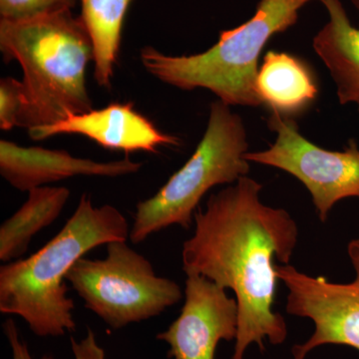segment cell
Returning a JSON list of instances; mask_svg holds the SVG:
<instances>
[{
  "instance_id": "obj_14",
  "label": "cell",
  "mask_w": 359,
  "mask_h": 359,
  "mask_svg": "<svg viewBox=\"0 0 359 359\" xmlns=\"http://www.w3.org/2000/svg\"><path fill=\"white\" fill-rule=\"evenodd\" d=\"M69 197L65 187L30 190L25 204L0 226V261L6 264L23 256L32 238L58 218Z\"/></svg>"
},
{
  "instance_id": "obj_5",
  "label": "cell",
  "mask_w": 359,
  "mask_h": 359,
  "mask_svg": "<svg viewBox=\"0 0 359 359\" xmlns=\"http://www.w3.org/2000/svg\"><path fill=\"white\" fill-rule=\"evenodd\" d=\"M247 129L231 106L217 100L195 152L153 197L137 205L130 240L140 244L169 226L191 228L201 200L214 187L233 185L250 173Z\"/></svg>"
},
{
  "instance_id": "obj_10",
  "label": "cell",
  "mask_w": 359,
  "mask_h": 359,
  "mask_svg": "<svg viewBox=\"0 0 359 359\" xmlns=\"http://www.w3.org/2000/svg\"><path fill=\"white\" fill-rule=\"evenodd\" d=\"M62 134L82 135L101 147L127 153H157L163 147L181 145L178 137L161 131L132 102L112 103L101 109L68 115L49 126L28 130L34 141Z\"/></svg>"
},
{
  "instance_id": "obj_8",
  "label": "cell",
  "mask_w": 359,
  "mask_h": 359,
  "mask_svg": "<svg viewBox=\"0 0 359 359\" xmlns=\"http://www.w3.org/2000/svg\"><path fill=\"white\" fill-rule=\"evenodd\" d=\"M355 271L348 283L306 275L290 264H276L278 280L289 290L287 313L313 320L314 332L306 342L292 348L294 359H306L314 348L327 344L359 351V238L347 245Z\"/></svg>"
},
{
  "instance_id": "obj_16",
  "label": "cell",
  "mask_w": 359,
  "mask_h": 359,
  "mask_svg": "<svg viewBox=\"0 0 359 359\" xmlns=\"http://www.w3.org/2000/svg\"><path fill=\"white\" fill-rule=\"evenodd\" d=\"M78 0H0V20L21 21L72 11Z\"/></svg>"
},
{
  "instance_id": "obj_19",
  "label": "cell",
  "mask_w": 359,
  "mask_h": 359,
  "mask_svg": "<svg viewBox=\"0 0 359 359\" xmlns=\"http://www.w3.org/2000/svg\"><path fill=\"white\" fill-rule=\"evenodd\" d=\"M4 332L6 334L7 340H8L9 346L13 351V359H33L32 354L29 353L27 344L22 337H20L18 327L13 320H7L4 323ZM39 359H54L50 355H44Z\"/></svg>"
},
{
  "instance_id": "obj_1",
  "label": "cell",
  "mask_w": 359,
  "mask_h": 359,
  "mask_svg": "<svg viewBox=\"0 0 359 359\" xmlns=\"http://www.w3.org/2000/svg\"><path fill=\"white\" fill-rule=\"evenodd\" d=\"M263 185L249 176L212 194L194 215L195 231L182 250L186 275H200L231 290L238 306V327L231 359H244L252 344L280 346L287 325L276 313L275 259L290 264L299 228L290 212L261 201Z\"/></svg>"
},
{
  "instance_id": "obj_11",
  "label": "cell",
  "mask_w": 359,
  "mask_h": 359,
  "mask_svg": "<svg viewBox=\"0 0 359 359\" xmlns=\"http://www.w3.org/2000/svg\"><path fill=\"white\" fill-rule=\"evenodd\" d=\"M141 163L127 159L112 162L73 157L62 150L23 147L0 141V174L20 192L76 176L115 177L137 173Z\"/></svg>"
},
{
  "instance_id": "obj_9",
  "label": "cell",
  "mask_w": 359,
  "mask_h": 359,
  "mask_svg": "<svg viewBox=\"0 0 359 359\" xmlns=\"http://www.w3.org/2000/svg\"><path fill=\"white\" fill-rule=\"evenodd\" d=\"M238 306L226 290L200 275H187L181 313L157 339L169 344L172 359H215L221 340L236 339Z\"/></svg>"
},
{
  "instance_id": "obj_4",
  "label": "cell",
  "mask_w": 359,
  "mask_h": 359,
  "mask_svg": "<svg viewBox=\"0 0 359 359\" xmlns=\"http://www.w3.org/2000/svg\"><path fill=\"white\" fill-rule=\"evenodd\" d=\"M311 1L259 0L249 20L223 30L208 50L175 56L145 46L140 51L142 65L170 86L185 91L209 90L231 107H259L263 105L257 91L262 51L275 35L297 25L299 11Z\"/></svg>"
},
{
  "instance_id": "obj_15",
  "label": "cell",
  "mask_w": 359,
  "mask_h": 359,
  "mask_svg": "<svg viewBox=\"0 0 359 359\" xmlns=\"http://www.w3.org/2000/svg\"><path fill=\"white\" fill-rule=\"evenodd\" d=\"M81 18L93 47L94 77L110 88L125 18L133 0H80Z\"/></svg>"
},
{
  "instance_id": "obj_13",
  "label": "cell",
  "mask_w": 359,
  "mask_h": 359,
  "mask_svg": "<svg viewBox=\"0 0 359 359\" xmlns=\"http://www.w3.org/2000/svg\"><path fill=\"white\" fill-rule=\"evenodd\" d=\"M257 91L271 112L294 117L316 101L318 86L313 70L302 59L271 50L259 66Z\"/></svg>"
},
{
  "instance_id": "obj_12",
  "label": "cell",
  "mask_w": 359,
  "mask_h": 359,
  "mask_svg": "<svg viewBox=\"0 0 359 359\" xmlns=\"http://www.w3.org/2000/svg\"><path fill=\"white\" fill-rule=\"evenodd\" d=\"M328 20L314 35L313 48L330 72L341 105L359 113V28L349 20L340 0H318Z\"/></svg>"
},
{
  "instance_id": "obj_2",
  "label": "cell",
  "mask_w": 359,
  "mask_h": 359,
  "mask_svg": "<svg viewBox=\"0 0 359 359\" xmlns=\"http://www.w3.org/2000/svg\"><path fill=\"white\" fill-rule=\"evenodd\" d=\"M128 237V221L117 208L95 207L83 194L55 237L32 256L1 266L0 313L20 316L37 337L75 332L66 276L89 250Z\"/></svg>"
},
{
  "instance_id": "obj_6",
  "label": "cell",
  "mask_w": 359,
  "mask_h": 359,
  "mask_svg": "<svg viewBox=\"0 0 359 359\" xmlns=\"http://www.w3.org/2000/svg\"><path fill=\"white\" fill-rule=\"evenodd\" d=\"M106 257H81L66 276L73 290L113 330L159 316L183 299L178 283L156 275L126 242L106 245Z\"/></svg>"
},
{
  "instance_id": "obj_17",
  "label": "cell",
  "mask_w": 359,
  "mask_h": 359,
  "mask_svg": "<svg viewBox=\"0 0 359 359\" xmlns=\"http://www.w3.org/2000/svg\"><path fill=\"white\" fill-rule=\"evenodd\" d=\"M26 106L22 81L13 77L0 80V128L8 131L20 127Z\"/></svg>"
},
{
  "instance_id": "obj_18",
  "label": "cell",
  "mask_w": 359,
  "mask_h": 359,
  "mask_svg": "<svg viewBox=\"0 0 359 359\" xmlns=\"http://www.w3.org/2000/svg\"><path fill=\"white\" fill-rule=\"evenodd\" d=\"M71 347L75 359H106L105 351L97 344L95 334L88 330L85 339L76 341L71 337Z\"/></svg>"
},
{
  "instance_id": "obj_3",
  "label": "cell",
  "mask_w": 359,
  "mask_h": 359,
  "mask_svg": "<svg viewBox=\"0 0 359 359\" xmlns=\"http://www.w3.org/2000/svg\"><path fill=\"white\" fill-rule=\"evenodd\" d=\"M0 51L6 63L18 61L22 68L26 106L20 128L49 126L93 109L86 85L93 47L72 11L0 20Z\"/></svg>"
},
{
  "instance_id": "obj_20",
  "label": "cell",
  "mask_w": 359,
  "mask_h": 359,
  "mask_svg": "<svg viewBox=\"0 0 359 359\" xmlns=\"http://www.w3.org/2000/svg\"><path fill=\"white\" fill-rule=\"evenodd\" d=\"M351 4H353L354 8L356 9L359 14V0H351Z\"/></svg>"
},
{
  "instance_id": "obj_7",
  "label": "cell",
  "mask_w": 359,
  "mask_h": 359,
  "mask_svg": "<svg viewBox=\"0 0 359 359\" xmlns=\"http://www.w3.org/2000/svg\"><path fill=\"white\" fill-rule=\"evenodd\" d=\"M268 127L276 140L266 150L248 152L249 162L283 170L308 189L318 218L325 223L339 201L359 198V146L349 140L342 151H330L308 140L292 116L271 112Z\"/></svg>"
}]
</instances>
